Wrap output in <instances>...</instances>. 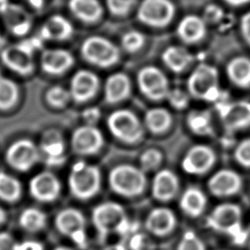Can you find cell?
<instances>
[{"label": "cell", "mask_w": 250, "mask_h": 250, "mask_svg": "<svg viewBox=\"0 0 250 250\" xmlns=\"http://www.w3.org/2000/svg\"><path fill=\"white\" fill-rule=\"evenodd\" d=\"M137 0H105L108 12L116 17H124L136 6Z\"/></svg>", "instance_id": "ab89813d"}, {"label": "cell", "mask_w": 250, "mask_h": 250, "mask_svg": "<svg viewBox=\"0 0 250 250\" xmlns=\"http://www.w3.org/2000/svg\"><path fill=\"white\" fill-rule=\"evenodd\" d=\"M21 195L20 181L4 172H0V199L6 202H16Z\"/></svg>", "instance_id": "836d02e7"}, {"label": "cell", "mask_w": 250, "mask_h": 250, "mask_svg": "<svg viewBox=\"0 0 250 250\" xmlns=\"http://www.w3.org/2000/svg\"><path fill=\"white\" fill-rule=\"evenodd\" d=\"M242 212L240 207L234 203H222L217 205L207 216L206 225L213 230L232 236L236 242L244 240L241 235Z\"/></svg>", "instance_id": "8992f818"}, {"label": "cell", "mask_w": 250, "mask_h": 250, "mask_svg": "<svg viewBox=\"0 0 250 250\" xmlns=\"http://www.w3.org/2000/svg\"><path fill=\"white\" fill-rule=\"evenodd\" d=\"M1 14L7 28L15 35H24L31 27L30 16L19 5L9 3Z\"/></svg>", "instance_id": "484cf974"}, {"label": "cell", "mask_w": 250, "mask_h": 250, "mask_svg": "<svg viewBox=\"0 0 250 250\" xmlns=\"http://www.w3.org/2000/svg\"><path fill=\"white\" fill-rule=\"evenodd\" d=\"M6 217H7V215H6L5 210L2 207H0V225H2L5 222Z\"/></svg>", "instance_id": "f5cc1de1"}, {"label": "cell", "mask_w": 250, "mask_h": 250, "mask_svg": "<svg viewBox=\"0 0 250 250\" xmlns=\"http://www.w3.org/2000/svg\"><path fill=\"white\" fill-rule=\"evenodd\" d=\"M180 188L177 175L168 169L158 171L152 180L151 192L152 196L161 202L172 200Z\"/></svg>", "instance_id": "ffe728a7"}, {"label": "cell", "mask_w": 250, "mask_h": 250, "mask_svg": "<svg viewBox=\"0 0 250 250\" xmlns=\"http://www.w3.org/2000/svg\"><path fill=\"white\" fill-rule=\"evenodd\" d=\"M0 41H1V36H0Z\"/></svg>", "instance_id": "11a10c76"}, {"label": "cell", "mask_w": 250, "mask_h": 250, "mask_svg": "<svg viewBox=\"0 0 250 250\" xmlns=\"http://www.w3.org/2000/svg\"><path fill=\"white\" fill-rule=\"evenodd\" d=\"M145 126L153 134L166 132L172 124L171 113L163 107H152L145 114Z\"/></svg>", "instance_id": "4dcf8cb0"}, {"label": "cell", "mask_w": 250, "mask_h": 250, "mask_svg": "<svg viewBox=\"0 0 250 250\" xmlns=\"http://www.w3.org/2000/svg\"><path fill=\"white\" fill-rule=\"evenodd\" d=\"M176 13V7L171 0H142L137 8L138 20L151 27L168 25Z\"/></svg>", "instance_id": "30bf717a"}, {"label": "cell", "mask_w": 250, "mask_h": 250, "mask_svg": "<svg viewBox=\"0 0 250 250\" xmlns=\"http://www.w3.org/2000/svg\"><path fill=\"white\" fill-rule=\"evenodd\" d=\"M177 219L172 210L166 207H156L146 216L145 227L148 232L155 236H165L173 231Z\"/></svg>", "instance_id": "d6986e66"}, {"label": "cell", "mask_w": 250, "mask_h": 250, "mask_svg": "<svg viewBox=\"0 0 250 250\" xmlns=\"http://www.w3.org/2000/svg\"><path fill=\"white\" fill-rule=\"evenodd\" d=\"M189 97L190 96L188 92L179 88H174L169 90L166 100L173 107L177 109H185L188 105Z\"/></svg>", "instance_id": "60d3db41"}, {"label": "cell", "mask_w": 250, "mask_h": 250, "mask_svg": "<svg viewBox=\"0 0 250 250\" xmlns=\"http://www.w3.org/2000/svg\"><path fill=\"white\" fill-rule=\"evenodd\" d=\"M61 192L59 179L50 171H43L35 175L29 182V193L39 202H53Z\"/></svg>", "instance_id": "e0dca14e"}, {"label": "cell", "mask_w": 250, "mask_h": 250, "mask_svg": "<svg viewBox=\"0 0 250 250\" xmlns=\"http://www.w3.org/2000/svg\"><path fill=\"white\" fill-rule=\"evenodd\" d=\"M82 117L87 125L95 126V123L98 122L101 117V111L98 107H89L83 111Z\"/></svg>", "instance_id": "bcb514c9"}, {"label": "cell", "mask_w": 250, "mask_h": 250, "mask_svg": "<svg viewBox=\"0 0 250 250\" xmlns=\"http://www.w3.org/2000/svg\"><path fill=\"white\" fill-rule=\"evenodd\" d=\"M131 94V82L123 72H116L107 77L104 84V101L115 104L125 101Z\"/></svg>", "instance_id": "cb8c5ba5"}, {"label": "cell", "mask_w": 250, "mask_h": 250, "mask_svg": "<svg viewBox=\"0 0 250 250\" xmlns=\"http://www.w3.org/2000/svg\"><path fill=\"white\" fill-rule=\"evenodd\" d=\"M109 132L119 141L134 145L144 138V126L131 110L118 109L109 114L106 120Z\"/></svg>", "instance_id": "ba28073f"}, {"label": "cell", "mask_w": 250, "mask_h": 250, "mask_svg": "<svg viewBox=\"0 0 250 250\" xmlns=\"http://www.w3.org/2000/svg\"><path fill=\"white\" fill-rule=\"evenodd\" d=\"M103 250H128V249L122 243H114V244H110V245L105 246Z\"/></svg>", "instance_id": "681fc988"}, {"label": "cell", "mask_w": 250, "mask_h": 250, "mask_svg": "<svg viewBox=\"0 0 250 250\" xmlns=\"http://www.w3.org/2000/svg\"><path fill=\"white\" fill-rule=\"evenodd\" d=\"M187 124L188 129L198 136H212L214 127L212 117L207 110H192L187 116Z\"/></svg>", "instance_id": "1f68e13d"}, {"label": "cell", "mask_w": 250, "mask_h": 250, "mask_svg": "<svg viewBox=\"0 0 250 250\" xmlns=\"http://www.w3.org/2000/svg\"><path fill=\"white\" fill-rule=\"evenodd\" d=\"M73 26L71 22L61 15H53L43 23L39 36L42 40L62 41L71 37Z\"/></svg>", "instance_id": "d4e9b609"}, {"label": "cell", "mask_w": 250, "mask_h": 250, "mask_svg": "<svg viewBox=\"0 0 250 250\" xmlns=\"http://www.w3.org/2000/svg\"><path fill=\"white\" fill-rule=\"evenodd\" d=\"M162 162V153L155 148L146 149L140 156V168L144 172L157 169Z\"/></svg>", "instance_id": "74e56055"}, {"label": "cell", "mask_w": 250, "mask_h": 250, "mask_svg": "<svg viewBox=\"0 0 250 250\" xmlns=\"http://www.w3.org/2000/svg\"><path fill=\"white\" fill-rule=\"evenodd\" d=\"M240 31L245 42L250 46V11L244 14L240 20Z\"/></svg>", "instance_id": "7dc6e473"}, {"label": "cell", "mask_w": 250, "mask_h": 250, "mask_svg": "<svg viewBox=\"0 0 250 250\" xmlns=\"http://www.w3.org/2000/svg\"><path fill=\"white\" fill-rule=\"evenodd\" d=\"M145 41L146 38L142 32L132 29L122 35L121 47L128 53H136L144 46Z\"/></svg>", "instance_id": "8d00e7d4"}, {"label": "cell", "mask_w": 250, "mask_h": 250, "mask_svg": "<svg viewBox=\"0 0 250 250\" xmlns=\"http://www.w3.org/2000/svg\"><path fill=\"white\" fill-rule=\"evenodd\" d=\"M176 250H206L203 240L192 230L186 231L178 245Z\"/></svg>", "instance_id": "f35d334b"}, {"label": "cell", "mask_w": 250, "mask_h": 250, "mask_svg": "<svg viewBox=\"0 0 250 250\" xmlns=\"http://www.w3.org/2000/svg\"><path fill=\"white\" fill-rule=\"evenodd\" d=\"M235 161L245 168H250V137L239 142L234 149Z\"/></svg>", "instance_id": "b9f144b4"}, {"label": "cell", "mask_w": 250, "mask_h": 250, "mask_svg": "<svg viewBox=\"0 0 250 250\" xmlns=\"http://www.w3.org/2000/svg\"><path fill=\"white\" fill-rule=\"evenodd\" d=\"M179 205L187 216L197 218L204 212L207 205V198L200 188L188 187L181 195Z\"/></svg>", "instance_id": "4316f807"}, {"label": "cell", "mask_w": 250, "mask_h": 250, "mask_svg": "<svg viewBox=\"0 0 250 250\" xmlns=\"http://www.w3.org/2000/svg\"><path fill=\"white\" fill-rule=\"evenodd\" d=\"M224 17L223 9L217 4H208L203 11V20L210 23H216L220 21Z\"/></svg>", "instance_id": "7bdbcfd3"}, {"label": "cell", "mask_w": 250, "mask_h": 250, "mask_svg": "<svg viewBox=\"0 0 250 250\" xmlns=\"http://www.w3.org/2000/svg\"><path fill=\"white\" fill-rule=\"evenodd\" d=\"M80 53L87 62L103 68L114 65L120 59L119 48L110 40L98 35L86 38Z\"/></svg>", "instance_id": "52a82bcc"}, {"label": "cell", "mask_w": 250, "mask_h": 250, "mask_svg": "<svg viewBox=\"0 0 250 250\" xmlns=\"http://www.w3.org/2000/svg\"><path fill=\"white\" fill-rule=\"evenodd\" d=\"M64 142L56 130L48 131L41 141L40 151L44 154L45 162L49 166H59L65 160Z\"/></svg>", "instance_id": "7402d4cb"}, {"label": "cell", "mask_w": 250, "mask_h": 250, "mask_svg": "<svg viewBox=\"0 0 250 250\" xmlns=\"http://www.w3.org/2000/svg\"><path fill=\"white\" fill-rule=\"evenodd\" d=\"M74 58L64 49L45 50L41 56L42 70L51 75H61L67 71L73 64Z\"/></svg>", "instance_id": "44dd1931"}, {"label": "cell", "mask_w": 250, "mask_h": 250, "mask_svg": "<svg viewBox=\"0 0 250 250\" xmlns=\"http://www.w3.org/2000/svg\"><path fill=\"white\" fill-rule=\"evenodd\" d=\"M206 21L196 15L185 16L177 25V35L187 44H194L201 41L206 35Z\"/></svg>", "instance_id": "603a6c76"}, {"label": "cell", "mask_w": 250, "mask_h": 250, "mask_svg": "<svg viewBox=\"0 0 250 250\" xmlns=\"http://www.w3.org/2000/svg\"><path fill=\"white\" fill-rule=\"evenodd\" d=\"M19 99V87L11 79L0 75V110L12 108Z\"/></svg>", "instance_id": "e575fe53"}, {"label": "cell", "mask_w": 250, "mask_h": 250, "mask_svg": "<svg viewBox=\"0 0 250 250\" xmlns=\"http://www.w3.org/2000/svg\"><path fill=\"white\" fill-rule=\"evenodd\" d=\"M42 41L41 37L38 36L6 47L1 53L2 62L21 75L30 74L34 68L33 53L41 48Z\"/></svg>", "instance_id": "5b68a950"}, {"label": "cell", "mask_w": 250, "mask_h": 250, "mask_svg": "<svg viewBox=\"0 0 250 250\" xmlns=\"http://www.w3.org/2000/svg\"><path fill=\"white\" fill-rule=\"evenodd\" d=\"M217 110L225 128L229 132L246 129L250 126V102H222Z\"/></svg>", "instance_id": "4fadbf2b"}, {"label": "cell", "mask_w": 250, "mask_h": 250, "mask_svg": "<svg viewBox=\"0 0 250 250\" xmlns=\"http://www.w3.org/2000/svg\"><path fill=\"white\" fill-rule=\"evenodd\" d=\"M227 75L229 81L241 89L250 88V59L244 56L232 58L227 64Z\"/></svg>", "instance_id": "f546056e"}, {"label": "cell", "mask_w": 250, "mask_h": 250, "mask_svg": "<svg viewBox=\"0 0 250 250\" xmlns=\"http://www.w3.org/2000/svg\"><path fill=\"white\" fill-rule=\"evenodd\" d=\"M214 150L205 145H195L185 154L182 160V168L190 175H203L215 164Z\"/></svg>", "instance_id": "9a60e30c"}, {"label": "cell", "mask_w": 250, "mask_h": 250, "mask_svg": "<svg viewBox=\"0 0 250 250\" xmlns=\"http://www.w3.org/2000/svg\"><path fill=\"white\" fill-rule=\"evenodd\" d=\"M68 9L77 20L85 23L97 22L104 13L99 0H69Z\"/></svg>", "instance_id": "83f0119b"}, {"label": "cell", "mask_w": 250, "mask_h": 250, "mask_svg": "<svg viewBox=\"0 0 250 250\" xmlns=\"http://www.w3.org/2000/svg\"><path fill=\"white\" fill-rule=\"evenodd\" d=\"M102 185L100 169L84 161L76 162L68 176V188L70 193L77 199L87 200L95 196Z\"/></svg>", "instance_id": "7a4b0ae2"}, {"label": "cell", "mask_w": 250, "mask_h": 250, "mask_svg": "<svg viewBox=\"0 0 250 250\" xmlns=\"http://www.w3.org/2000/svg\"><path fill=\"white\" fill-rule=\"evenodd\" d=\"M148 246V238L143 233H135L129 242L130 250H146Z\"/></svg>", "instance_id": "ee69618b"}, {"label": "cell", "mask_w": 250, "mask_h": 250, "mask_svg": "<svg viewBox=\"0 0 250 250\" xmlns=\"http://www.w3.org/2000/svg\"><path fill=\"white\" fill-rule=\"evenodd\" d=\"M137 82L140 91L151 101L165 100L170 90L165 74L156 66L147 65L138 72Z\"/></svg>", "instance_id": "8fae6325"}, {"label": "cell", "mask_w": 250, "mask_h": 250, "mask_svg": "<svg viewBox=\"0 0 250 250\" xmlns=\"http://www.w3.org/2000/svg\"><path fill=\"white\" fill-rule=\"evenodd\" d=\"M19 223L24 230L28 232H36L46 227L47 216L40 209L29 207L21 212L19 218Z\"/></svg>", "instance_id": "d6a6232c"}, {"label": "cell", "mask_w": 250, "mask_h": 250, "mask_svg": "<svg viewBox=\"0 0 250 250\" xmlns=\"http://www.w3.org/2000/svg\"><path fill=\"white\" fill-rule=\"evenodd\" d=\"M249 246H250V243H249Z\"/></svg>", "instance_id": "9f6ffc18"}, {"label": "cell", "mask_w": 250, "mask_h": 250, "mask_svg": "<svg viewBox=\"0 0 250 250\" xmlns=\"http://www.w3.org/2000/svg\"><path fill=\"white\" fill-rule=\"evenodd\" d=\"M5 158L13 169L25 172L39 160L40 149L31 140L21 139L8 147Z\"/></svg>", "instance_id": "7c38bea8"}, {"label": "cell", "mask_w": 250, "mask_h": 250, "mask_svg": "<svg viewBox=\"0 0 250 250\" xmlns=\"http://www.w3.org/2000/svg\"><path fill=\"white\" fill-rule=\"evenodd\" d=\"M224 1L231 6H241L250 2V0H224Z\"/></svg>", "instance_id": "816d5d0a"}, {"label": "cell", "mask_w": 250, "mask_h": 250, "mask_svg": "<svg viewBox=\"0 0 250 250\" xmlns=\"http://www.w3.org/2000/svg\"><path fill=\"white\" fill-rule=\"evenodd\" d=\"M162 62L173 72H182L186 70L193 62V55L185 47L172 45L162 52Z\"/></svg>", "instance_id": "f1b7e54d"}, {"label": "cell", "mask_w": 250, "mask_h": 250, "mask_svg": "<svg viewBox=\"0 0 250 250\" xmlns=\"http://www.w3.org/2000/svg\"><path fill=\"white\" fill-rule=\"evenodd\" d=\"M209 191L217 197H229L238 193L242 188V179L230 169H221L208 180Z\"/></svg>", "instance_id": "ac0fdd59"}, {"label": "cell", "mask_w": 250, "mask_h": 250, "mask_svg": "<svg viewBox=\"0 0 250 250\" xmlns=\"http://www.w3.org/2000/svg\"><path fill=\"white\" fill-rule=\"evenodd\" d=\"M13 250H44V246L41 242L37 240H23L21 242H16Z\"/></svg>", "instance_id": "f6af8a7d"}, {"label": "cell", "mask_w": 250, "mask_h": 250, "mask_svg": "<svg viewBox=\"0 0 250 250\" xmlns=\"http://www.w3.org/2000/svg\"><path fill=\"white\" fill-rule=\"evenodd\" d=\"M187 88L189 96L195 99L217 102L221 96L217 68L208 63H199L188 76Z\"/></svg>", "instance_id": "277c9868"}, {"label": "cell", "mask_w": 250, "mask_h": 250, "mask_svg": "<svg viewBox=\"0 0 250 250\" xmlns=\"http://www.w3.org/2000/svg\"><path fill=\"white\" fill-rule=\"evenodd\" d=\"M108 185L118 195L136 197L144 192L146 186V178L140 167L121 164L110 170Z\"/></svg>", "instance_id": "3957f363"}, {"label": "cell", "mask_w": 250, "mask_h": 250, "mask_svg": "<svg viewBox=\"0 0 250 250\" xmlns=\"http://www.w3.org/2000/svg\"><path fill=\"white\" fill-rule=\"evenodd\" d=\"M99 86L100 79L94 72L80 69L72 76L68 91L75 103L82 104L94 98L99 90Z\"/></svg>", "instance_id": "2e32d148"}, {"label": "cell", "mask_w": 250, "mask_h": 250, "mask_svg": "<svg viewBox=\"0 0 250 250\" xmlns=\"http://www.w3.org/2000/svg\"><path fill=\"white\" fill-rule=\"evenodd\" d=\"M54 250H73V249L70 248V247H68V246L60 245V246H57L56 248H54Z\"/></svg>", "instance_id": "db71d44e"}, {"label": "cell", "mask_w": 250, "mask_h": 250, "mask_svg": "<svg viewBox=\"0 0 250 250\" xmlns=\"http://www.w3.org/2000/svg\"><path fill=\"white\" fill-rule=\"evenodd\" d=\"M32 8L35 9H41L43 7L45 0H25Z\"/></svg>", "instance_id": "f907efd6"}, {"label": "cell", "mask_w": 250, "mask_h": 250, "mask_svg": "<svg viewBox=\"0 0 250 250\" xmlns=\"http://www.w3.org/2000/svg\"><path fill=\"white\" fill-rule=\"evenodd\" d=\"M45 98L47 103L55 108L64 107L71 99L69 91L62 86H53L49 88Z\"/></svg>", "instance_id": "d590c367"}, {"label": "cell", "mask_w": 250, "mask_h": 250, "mask_svg": "<svg viewBox=\"0 0 250 250\" xmlns=\"http://www.w3.org/2000/svg\"><path fill=\"white\" fill-rule=\"evenodd\" d=\"M55 226L59 232L70 238L79 248L87 246L86 219L82 212L75 208H64L55 218Z\"/></svg>", "instance_id": "9c48e42d"}, {"label": "cell", "mask_w": 250, "mask_h": 250, "mask_svg": "<svg viewBox=\"0 0 250 250\" xmlns=\"http://www.w3.org/2000/svg\"><path fill=\"white\" fill-rule=\"evenodd\" d=\"M102 132L92 125H83L74 130L71 136V148L78 155H93L104 146Z\"/></svg>", "instance_id": "5bb4252c"}, {"label": "cell", "mask_w": 250, "mask_h": 250, "mask_svg": "<svg viewBox=\"0 0 250 250\" xmlns=\"http://www.w3.org/2000/svg\"><path fill=\"white\" fill-rule=\"evenodd\" d=\"M16 241L13 235L7 231H0V250H13Z\"/></svg>", "instance_id": "c3c4849f"}, {"label": "cell", "mask_w": 250, "mask_h": 250, "mask_svg": "<svg viewBox=\"0 0 250 250\" xmlns=\"http://www.w3.org/2000/svg\"><path fill=\"white\" fill-rule=\"evenodd\" d=\"M92 223L101 240L112 232L125 233L129 229V219L124 208L114 201L98 204L92 211Z\"/></svg>", "instance_id": "6da1fadb"}]
</instances>
